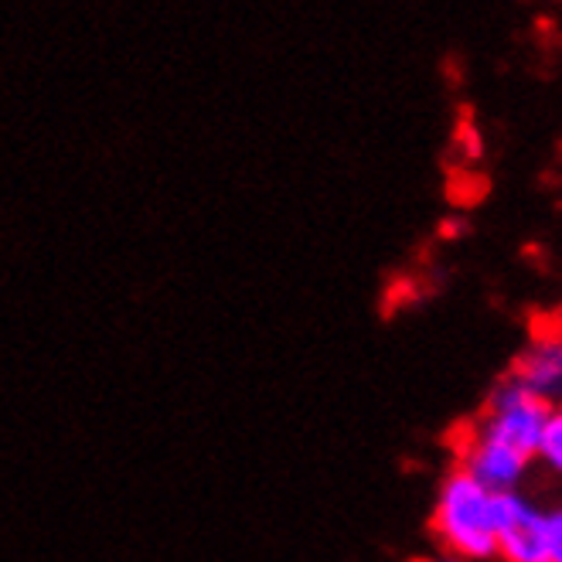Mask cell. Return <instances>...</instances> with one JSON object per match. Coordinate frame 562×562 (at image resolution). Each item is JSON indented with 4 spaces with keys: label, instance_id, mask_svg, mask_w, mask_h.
<instances>
[{
    "label": "cell",
    "instance_id": "1",
    "mask_svg": "<svg viewBox=\"0 0 562 562\" xmlns=\"http://www.w3.org/2000/svg\"><path fill=\"white\" fill-rule=\"evenodd\" d=\"M494 532H498V494L474 481L464 468H453L437 491L434 536L440 549L460 562L494 559Z\"/></svg>",
    "mask_w": 562,
    "mask_h": 562
},
{
    "label": "cell",
    "instance_id": "2",
    "mask_svg": "<svg viewBox=\"0 0 562 562\" xmlns=\"http://www.w3.org/2000/svg\"><path fill=\"white\" fill-rule=\"evenodd\" d=\"M549 413L552 409L542 400H536L525 385H518L515 379H505L498 389L491 392L484 413L477 416V423L471 426L468 437H477L484 443L512 450V453L525 457L528 464H536Z\"/></svg>",
    "mask_w": 562,
    "mask_h": 562
},
{
    "label": "cell",
    "instance_id": "3",
    "mask_svg": "<svg viewBox=\"0 0 562 562\" xmlns=\"http://www.w3.org/2000/svg\"><path fill=\"white\" fill-rule=\"evenodd\" d=\"M494 555L502 562H549L546 549V508L525 491L498 494V532Z\"/></svg>",
    "mask_w": 562,
    "mask_h": 562
},
{
    "label": "cell",
    "instance_id": "4",
    "mask_svg": "<svg viewBox=\"0 0 562 562\" xmlns=\"http://www.w3.org/2000/svg\"><path fill=\"white\" fill-rule=\"evenodd\" d=\"M512 379L549 409H562V330L532 338V345L518 355Z\"/></svg>",
    "mask_w": 562,
    "mask_h": 562
},
{
    "label": "cell",
    "instance_id": "5",
    "mask_svg": "<svg viewBox=\"0 0 562 562\" xmlns=\"http://www.w3.org/2000/svg\"><path fill=\"white\" fill-rule=\"evenodd\" d=\"M539 464L562 481V409H552L549 413V423H546V434H542V443H539V453H536Z\"/></svg>",
    "mask_w": 562,
    "mask_h": 562
},
{
    "label": "cell",
    "instance_id": "6",
    "mask_svg": "<svg viewBox=\"0 0 562 562\" xmlns=\"http://www.w3.org/2000/svg\"><path fill=\"white\" fill-rule=\"evenodd\" d=\"M546 549L549 562H562V505L546 512Z\"/></svg>",
    "mask_w": 562,
    "mask_h": 562
}]
</instances>
